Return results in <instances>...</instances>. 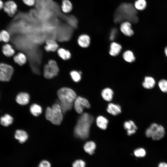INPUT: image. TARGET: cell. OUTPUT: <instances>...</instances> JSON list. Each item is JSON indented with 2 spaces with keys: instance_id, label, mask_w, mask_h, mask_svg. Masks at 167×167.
<instances>
[{
  "instance_id": "603a6c76",
  "label": "cell",
  "mask_w": 167,
  "mask_h": 167,
  "mask_svg": "<svg viewBox=\"0 0 167 167\" xmlns=\"http://www.w3.org/2000/svg\"><path fill=\"white\" fill-rule=\"evenodd\" d=\"M14 61L19 65H22L24 64L26 61V56L22 53H19L14 57Z\"/></svg>"
},
{
  "instance_id": "5bb4252c",
  "label": "cell",
  "mask_w": 167,
  "mask_h": 167,
  "mask_svg": "<svg viewBox=\"0 0 167 167\" xmlns=\"http://www.w3.org/2000/svg\"><path fill=\"white\" fill-rule=\"evenodd\" d=\"M90 37L86 34H82L78 37V42L79 45L83 48L88 47L90 44Z\"/></svg>"
},
{
  "instance_id": "e575fe53",
  "label": "cell",
  "mask_w": 167,
  "mask_h": 167,
  "mask_svg": "<svg viewBox=\"0 0 167 167\" xmlns=\"http://www.w3.org/2000/svg\"><path fill=\"white\" fill-rule=\"evenodd\" d=\"M2 41L5 42H8L10 40V36L9 33L6 30H2L0 32Z\"/></svg>"
},
{
  "instance_id": "ac0fdd59",
  "label": "cell",
  "mask_w": 167,
  "mask_h": 167,
  "mask_svg": "<svg viewBox=\"0 0 167 167\" xmlns=\"http://www.w3.org/2000/svg\"><path fill=\"white\" fill-rule=\"evenodd\" d=\"M113 94V90L109 88L104 89L102 90L101 93L103 98L107 101H110L112 100Z\"/></svg>"
},
{
  "instance_id": "30bf717a",
  "label": "cell",
  "mask_w": 167,
  "mask_h": 167,
  "mask_svg": "<svg viewBox=\"0 0 167 167\" xmlns=\"http://www.w3.org/2000/svg\"><path fill=\"white\" fill-rule=\"evenodd\" d=\"M96 148V144L92 141L87 142L83 146L84 152L90 155H92L95 153Z\"/></svg>"
},
{
  "instance_id": "74e56055",
  "label": "cell",
  "mask_w": 167,
  "mask_h": 167,
  "mask_svg": "<svg viewBox=\"0 0 167 167\" xmlns=\"http://www.w3.org/2000/svg\"><path fill=\"white\" fill-rule=\"evenodd\" d=\"M117 31L116 28L113 29L111 31L110 36L109 39L111 41L114 40L116 37L117 35Z\"/></svg>"
},
{
  "instance_id": "d6986e66",
  "label": "cell",
  "mask_w": 167,
  "mask_h": 167,
  "mask_svg": "<svg viewBox=\"0 0 167 167\" xmlns=\"http://www.w3.org/2000/svg\"><path fill=\"white\" fill-rule=\"evenodd\" d=\"M13 117L7 114L1 117L0 118V124L4 126H8L11 125L13 123Z\"/></svg>"
},
{
  "instance_id": "60d3db41",
  "label": "cell",
  "mask_w": 167,
  "mask_h": 167,
  "mask_svg": "<svg viewBox=\"0 0 167 167\" xmlns=\"http://www.w3.org/2000/svg\"><path fill=\"white\" fill-rule=\"evenodd\" d=\"M136 131V130H131L127 131V134L128 135H131L132 134H135Z\"/></svg>"
},
{
  "instance_id": "f35d334b",
  "label": "cell",
  "mask_w": 167,
  "mask_h": 167,
  "mask_svg": "<svg viewBox=\"0 0 167 167\" xmlns=\"http://www.w3.org/2000/svg\"><path fill=\"white\" fill-rule=\"evenodd\" d=\"M38 167H51V165L48 161L43 160L41 162Z\"/></svg>"
},
{
  "instance_id": "f1b7e54d",
  "label": "cell",
  "mask_w": 167,
  "mask_h": 167,
  "mask_svg": "<svg viewBox=\"0 0 167 167\" xmlns=\"http://www.w3.org/2000/svg\"><path fill=\"white\" fill-rule=\"evenodd\" d=\"M57 103L60 105L63 113L71 109L73 106V103H69L62 102L58 99L57 101Z\"/></svg>"
},
{
  "instance_id": "8992f818",
  "label": "cell",
  "mask_w": 167,
  "mask_h": 167,
  "mask_svg": "<svg viewBox=\"0 0 167 167\" xmlns=\"http://www.w3.org/2000/svg\"><path fill=\"white\" fill-rule=\"evenodd\" d=\"M59 69L56 62L53 60H50L47 64L44 67V76L50 79L56 76L58 72Z\"/></svg>"
},
{
  "instance_id": "d4e9b609",
  "label": "cell",
  "mask_w": 167,
  "mask_h": 167,
  "mask_svg": "<svg viewBox=\"0 0 167 167\" xmlns=\"http://www.w3.org/2000/svg\"><path fill=\"white\" fill-rule=\"evenodd\" d=\"M0 71L11 76L14 71L13 69L11 66L4 63H0Z\"/></svg>"
},
{
  "instance_id": "4fadbf2b",
  "label": "cell",
  "mask_w": 167,
  "mask_h": 167,
  "mask_svg": "<svg viewBox=\"0 0 167 167\" xmlns=\"http://www.w3.org/2000/svg\"><path fill=\"white\" fill-rule=\"evenodd\" d=\"M107 111L113 115H116L121 113V109L119 105L110 103L108 105Z\"/></svg>"
},
{
  "instance_id": "277c9868",
  "label": "cell",
  "mask_w": 167,
  "mask_h": 167,
  "mask_svg": "<svg viewBox=\"0 0 167 167\" xmlns=\"http://www.w3.org/2000/svg\"><path fill=\"white\" fill-rule=\"evenodd\" d=\"M145 134L147 137L151 138L153 140H159L164 137L165 129L161 125L152 123L147 129Z\"/></svg>"
},
{
  "instance_id": "4316f807",
  "label": "cell",
  "mask_w": 167,
  "mask_h": 167,
  "mask_svg": "<svg viewBox=\"0 0 167 167\" xmlns=\"http://www.w3.org/2000/svg\"><path fill=\"white\" fill-rule=\"evenodd\" d=\"M58 53L59 56L63 60L68 59L71 57L70 52L63 48L59 49L58 50Z\"/></svg>"
},
{
  "instance_id": "7c38bea8",
  "label": "cell",
  "mask_w": 167,
  "mask_h": 167,
  "mask_svg": "<svg viewBox=\"0 0 167 167\" xmlns=\"http://www.w3.org/2000/svg\"><path fill=\"white\" fill-rule=\"evenodd\" d=\"M15 138L20 143L26 142L28 138V135L26 132L21 130H17L15 132Z\"/></svg>"
},
{
  "instance_id": "f546056e",
  "label": "cell",
  "mask_w": 167,
  "mask_h": 167,
  "mask_svg": "<svg viewBox=\"0 0 167 167\" xmlns=\"http://www.w3.org/2000/svg\"><path fill=\"white\" fill-rule=\"evenodd\" d=\"M146 5L145 0H137L134 6L137 10H143L146 8Z\"/></svg>"
},
{
  "instance_id": "44dd1931",
  "label": "cell",
  "mask_w": 167,
  "mask_h": 167,
  "mask_svg": "<svg viewBox=\"0 0 167 167\" xmlns=\"http://www.w3.org/2000/svg\"><path fill=\"white\" fill-rule=\"evenodd\" d=\"M46 44L45 48L47 51H55L58 48V45L57 43L53 40H47L46 42Z\"/></svg>"
},
{
  "instance_id": "1f68e13d",
  "label": "cell",
  "mask_w": 167,
  "mask_h": 167,
  "mask_svg": "<svg viewBox=\"0 0 167 167\" xmlns=\"http://www.w3.org/2000/svg\"><path fill=\"white\" fill-rule=\"evenodd\" d=\"M70 75L73 80L75 82H78L81 80L80 72L73 71L70 72Z\"/></svg>"
},
{
  "instance_id": "cb8c5ba5",
  "label": "cell",
  "mask_w": 167,
  "mask_h": 167,
  "mask_svg": "<svg viewBox=\"0 0 167 167\" xmlns=\"http://www.w3.org/2000/svg\"><path fill=\"white\" fill-rule=\"evenodd\" d=\"M30 110L31 113L36 117L39 116L42 112L41 107L36 104H33L31 106Z\"/></svg>"
},
{
  "instance_id": "4dcf8cb0",
  "label": "cell",
  "mask_w": 167,
  "mask_h": 167,
  "mask_svg": "<svg viewBox=\"0 0 167 167\" xmlns=\"http://www.w3.org/2000/svg\"><path fill=\"white\" fill-rule=\"evenodd\" d=\"M123 125L124 129L127 131L131 130H136L137 129V127L135 123L131 120L125 122Z\"/></svg>"
},
{
  "instance_id": "6da1fadb",
  "label": "cell",
  "mask_w": 167,
  "mask_h": 167,
  "mask_svg": "<svg viewBox=\"0 0 167 167\" xmlns=\"http://www.w3.org/2000/svg\"><path fill=\"white\" fill-rule=\"evenodd\" d=\"M137 10L130 3H123L116 9L113 15L115 23H119L125 21L136 23L138 21Z\"/></svg>"
},
{
  "instance_id": "484cf974",
  "label": "cell",
  "mask_w": 167,
  "mask_h": 167,
  "mask_svg": "<svg viewBox=\"0 0 167 167\" xmlns=\"http://www.w3.org/2000/svg\"><path fill=\"white\" fill-rule=\"evenodd\" d=\"M133 153L134 156L138 159L145 157L147 154L146 150L143 148H136L134 150Z\"/></svg>"
},
{
  "instance_id": "e0dca14e",
  "label": "cell",
  "mask_w": 167,
  "mask_h": 167,
  "mask_svg": "<svg viewBox=\"0 0 167 167\" xmlns=\"http://www.w3.org/2000/svg\"><path fill=\"white\" fill-rule=\"evenodd\" d=\"M73 5L69 0H62L61 5L62 11L65 13H68L72 10Z\"/></svg>"
},
{
  "instance_id": "3957f363",
  "label": "cell",
  "mask_w": 167,
  "mask_h": 167,
  "mask_svg": "<svg viewBox=\"0 0 167 167\" xmlns=\"http://www.w3.org/2000/svg\"><path fill=\"white\" fill-rule=\"evenodd\" d=\"M63 114L60 105L56 103L54 104L51 108L48 107L47 108L45 117L53 124L59 125L63 120Z\"/></svg>"
},
{
  "instance_id": "7bdbcfd3",
  "label": "cell",
  "mask_w": 167,
  "mask_h": 167,
  "mask_svg": "<svg viewBox=\"0 0 167 167\" xmlns=\"http://www.w3.org/2000/svg\"><path fill=\"white\" fill-rule=\"evenodd\" d=\"M165 55L167 57V46L165 49Z\"/></svg>"
},
{
  "instance_id": "8fae6325",
  "label": "cell",
  "mask_w": 167,
  "mask_h": 167,
  "mask_svg": "<svg viewBox=\"0 0 167 167\" xmlns=\"http://www.w3.org/2000/svg\"><path fill=\"white\" fill-rule=\"evenodd\" d=\"M30 96L26 92H20L16 96V101L19 104L21 105H25L29 102Z\"/></svg>"
},
{
  "instance_id": "7a4b0ae2",
  "label": "cell",
  "mask_w": 167,
  "mask_h": 167,
  "mask_svg": "<svg viewBox=\"0 0 167 167\" xmlns=\"http://www.w3.org/2000/svg\"><path fill=\"white\" fill-rule=\"evenodd\" d=\"M93 121L94 118L90 114L86 113L82 114L78 119L74 128L75 136L82 139L88 138Z\"/></svg>"
},
{
  "instance_id": "b9f144b4",
  "label": "cell",
  "mask_w": 167,
  "mask_h": 167,
  "mask_svg": "<svg viewBox=\"0 0 167 167\" xmlns=\"http://www.w3.org/2000/svg\"><path fill=\"white\" fill-rule=\"evenodd\" d=\"M4 3L2 0H0V10L3 8Z\"/></svg>"
},
{
  "instance_id": "ffe728a7",
  "label": "cell",
  "mask_w": 167,
  "mask_h": 167,
  "mask_svg": "<svg viewBox=\"0 0 167 167\" xmlns=\"http://www.w3.org/2000/svg\"><path fill=\"white\" fill-rule=\"evenodd\" d=\"M155 84L154 79L151 77H145L144 80L142 83L143 87L145 88L150 89L153 88Z\"/></svg>"
},
{
  "instance_id": "ba28073f",
  "label": "cell",
  "mask_w": 167,
  "mask_h": 167,
  "mask_svg": "<svg viewBox=\"0 0 167 167\" xmlns=\"http://www.w3.org/2000/svg\"><path fill=\"white\" fill-rule=\"evenodd\" d=\"M4 11L10 17L13 16L16 14L18 9L17 4L14 1L8 0L4 3Z\"/></svg>"
},
{
  "instance_id": "83f0119b",
  "label": "cell",
  "mask_w": 167,
  "mask_h": 167,
  "mask_svg": "<svg viewBox=\"0 0 167 167\" xmlns=\"http://www.w3.org/2000/svg\"><path fill=\"white\" fill-rule=\"evenodd\" d=\"M123 57L126 62H132L135 60V58L133 53L129 50H127L124 52Z\"/></svg>"
},
{
  "instance_id": "5b68a950",
  "label": "cell",
  "mask_w": 167,
  "mask_h": 167,
  "mask_svg": "<svg viewBox=\"0 0 167 167\" xmlns=\"http://www.w3.org/2000/svg\"><path fill=\"white\" fill-rule=\"evenodd\" d=\"M57 95L59 100L61 102L69 103H73L77 97L75 91L71 88L64 87L60 89Z\"/></svg>"
},
{
  "instance_id": "7402d4cb",
  "label": "cell",
  "mask_w": 167,
  "mask_h": 167,
  "mask_svg": "<svg viewBox=\"0 0 167 167\" xmlns=\"http://www.w3.org/2000/svg\"><path fill=\"white\" fill-rule=\"evenodd\" d=\"M2 51L4 54L8 57L12 56L15 52L12 46L8 44H6L3 45L2 47Z\"/></svg>"
},
{
  "instance_id": "d6a6232c",
  "label": "cell",
  "mask_w": 167,
  "mask_h": 167,
  "mask_svg": "<svg viewBox=\"0 0 167 167\" xmlns=\"http://www.w3.org/2000/svg\"><path fill=\"white\" fill-rule=\"evenodd\" d=\"M86 161L83 159H78L75 160L73 163L72 167H86Z\"/></svg>"
},
{
  "instance_id": "9c48e42d",
  "label": "cell",
  "mask_w": 167,
  "mask_h": 167,
  "mask_svg": "<svg viewBox=\"0 0 167 167\" xmlns=\"http://www.w3.org/2000/svg\"><path fill=\"white\" fill-rule=\"evenodd\" d=\"M120 29L121 32L126 36H130L134 34V32L131 28V23L127 21L122 23Z\"/></svg>"
},
{
  "instance_id": "ab89813d",
  "label": "cell",
  "mask_w": 167,
  "mask_h": 167,
  "mask_svg": "<svg viewBox=\"0 0 167 167\" xmlns=\"http://www.w3.org/2000/svg\"><path fill=\"white\" fill-rule=\"evenodd\" d=\"M158 167H167V163L163 161L160 162L158 164Z\"/></svg>"
},
{
  "instance_id": "8d00e7d4",
  "label": "cell",
  "mask_w": 167,
  "mask_h": 167,
  "mask_svg": "<svg viewBox=\"0 0 167 167\" xmlns=\"http://www.w3.org/2000/svg\"><path fill=\"white\" fill-rule=\"evenodd\" d=\"M23 3L29 6H34L36 2V0H22Z\"/></svg>"
},
{
  "instance_id": "2e32d148",
  "label": "cell",
  "mask_w": 167,
  "mask_h": 167,
  "mask_svg": "<svg viewBox=\"0 0 167 167\" xmlns=\"http://www.w3.org/2000/svg\"><path fill=\"white\" fill-rule=\"evenodd\" d=\"M96 122L97 126L102 130H105L107 126L108 123V119L102 116H98L96 120Z\"/></svg>"
},
{
  "instance_id": "9a60e30c",
  "label": "cell",
  "mask_w": 167,
  "mask_h": 167,
  "mask_svg": "<svg viewBox=\"0 0 167 167\" xmlns=\"http://www.w3.org/2000/svg\"><path fill=\"white\" fill-rule=\"evenodd\" d=\"M122 48L121 45L116 42H112L110 45L109 54L113 56L118 55L120 53Z\"/></svg>"
},
{
  "instance_id": "d590c367",
  "label": "cell",
  "mask_w": 167,
  "mask_h": 167,
  "mask_svg": "<svg viewBox=\"0 0 167 167\" xmlns=\"http://www.w3.org/2000/svg\"><path fill=\"white\" fill-rule=\"evenodd\" d=\"M11 76L7 74L0 71V81H8L11 79Z\"/></svg>"
},
{
  "instance_id": "836d02e7",
  "label": "cell",
  "mask_w": 167,
  "mask_h": 167,
  "mask_svg": "<svg viewBox=\"0 0 167 167\" xmlns=\"http://www.w3.org/2000/svg\"><path fill=\"white\" fill-rule=\"evenodd\" d=\"M158 86L162 92H167V81L164 79L160 80L158 84Z\"/></svg>"
},
{
  "instance_id": "52a82bcc",
  "label": "cell",
  "mask_w": 167,
  "mask_h": 167,
  "mask_svg": "<svg viewBox=\"0 0 167 167\" xmlns=\"http://www.w3.org/2000/svg\"><path fill=\"white\" fill-rule=\"evenodd\" d=\"M74 106L75 111L79 114H82L85 108H89L90 105L86 98L79 96L77 97L74 101Z\"/></svg>"
},
{
  "instance_id": "ee69618b",
  "label": "cell",
  "mask_w": 167,
  "mask_h": 167,
  "mask_svg": "<svg viewBox=\"0 0 167 167\" xmlns=\"http://www.w3.org/2000/svg\"><path fill=\"white\" fill-rule=\"evenodd\" d=\"M2 41V38H1V33H0V41Z\"/></svg>"
}]
</instances>
